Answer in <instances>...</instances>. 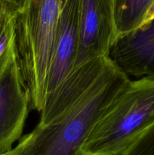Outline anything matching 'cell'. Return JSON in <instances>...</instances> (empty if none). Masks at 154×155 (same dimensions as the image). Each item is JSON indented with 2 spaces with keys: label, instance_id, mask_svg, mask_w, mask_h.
<instances>
[{
  "label": "cell",
  "instance_id": "1",
  "mask_svg": "<svg viewBox=\"0 0 154 155\" xmlns=\"http://www.w3.org/2000/svg\"><path fill=\"white\" fill-rule=\"evenodd\" d=\"M130 80L108 58L88 89L51 120L25 135L13 148L14 155H80L94 127Z\"/></svg>",
  "mask_w": 154,
  "mask_h": 155
},
{
  "label": "cell",
  "instance_id": "2",
  "mask_svg": "<svg viewBox=\"0 0 154 155\" xmlns=\"http://www.w3.org/2000/svg\"><path fill=\"white\" fill-rule=\"evenodd\" d=\"M62 0H28L18 11L15 44L30 108L41 112Z\"/></svg>",
  "mask_w": 154,
  "mask_h": 155
},
{
  "label": "cell",
  "instance_id": "3",
  "mask_svg": "<svg viewBox=\"0 0 154 155\" xmlns=\"http://www.w3.org/2000/svg\"><path fill=\"white\" fill-rule=\"evenodd\" d=\"M154 123V79L130 80L106 111L80 155H122Z\"/></svg>",
  "mask_w": 154,
  "mask_h": 155
},
{
  "label": "cell",
  "instance_id": "4",
  "mask_svg": "<svg viewBox=\"0 0 154 155\" xmlns=\"http://www.w3.org/2000/svg\"><path fill=\"white\" fill-rule=\"evenodd\" d=\"M30 108L14 38L0 60V154L11 151L21 137Z\"/></svg>",
  "mask_w": 154,
  "mask_h": 155
},
{
  "label": "cell",
  "instance_id": "5",
  "mask_svg": "<svg viewBox=\"0 0 154 155\" xmlns=\"http://www.w3.org/2000/svg\"><path fill=\"white\" fill-rule=\"evenodd\" d=\"M116 38L115 0H80L79 36L73 68L108 55Z\"/></svg>",
  "mask_w": 154,
  "mask_h": 155
},
{
  "label": "cell",
  "instance_id": "6",
  "mask_svg": "<svg viewBox=\"0 0 154 155\" xmlns=\"http://www.w3.org/2000/svg\"><path fill=\"white\" fill-rule=\"evenodd\" d=\"M79 24L80 0H63L50 58L45 100L52 95L73 68Z\"/></svg>",
  "mask_w": 154,
  "mask_h": 155
},
{
  "label": "cell",
  "instance_id": "7",
  "mask_svg": "<svg viewBox=\"0 0 154 155\" xmlns=\"http://www.w3.org/2000/svg\"><path fill=\"white\" fill-rule=\"evenodd\" d=\"M107 56L127 77L154 79V19L117 36Z\"/></svg>",
  "mask_w": 154,
  "mask_h": 155
},
{
  "label": "cell",
  "instance_id": "8",
  "mask_svg": "<svg viewBox=\"0 0 154 155\" xmlns=\"http://www.w3.org/2000/svg\"><path fill=\"white\" fill-rule=\"evenodd\" d=\"M154 0H115L116 37L142 25Z\"/></svg>",
  "mask_w": 154,
  "mask_h": 155
},
{
  "label": "cell",
  "instance_id": "9",
  "mask_svg": "<svg viewBox=\"0 0 154 155\" xmlns=\"http://www.w3.org/2000/svg\"><path fill=\"white\" fill-rule=\"evenodd\" d=\"M18 8L7 0H0V60L15 38Z\"/></svg>",
  "mask_w": 154,
  "mask_h": 155
},
{
  "label": "cell",
  "instance_id": "10",
  "mask_svg": "<svg viewBox=\"0 0 154 155\" xmlns=\"http://www.w3.org/2000/svg\"><path fill=\"white\" fill-rule=\"evenodd\" d=\"M122 155H154V123L146 128Z\"/></svg>",
  "mask_w": 154,
  "mask_h": 155
},
{
  "label": "cell",
  "instance_id": "11",
  "mask_svg": "<svg viewBox=\"0 0 154 155\" xmlns=\"http://www.w3.org/2000/svg\"><path fill=\"white\" fill-rule=\"evenodd\" d=\"M152 19H154V2L152 3L151 7L149 8V9L148 10L147 13H146V16H145L144 20H143V24H142V25L146 24V23L149 22V21H150Z\"/></svg>",
  "mask_w": 154,
  "mask_h": 155
},
{
  "label": "cell",
  "instance_id": "12",
  "mask_svg": "<svg viewBox=\"0 0 154 155\" xmlns=\"http://www.w3.org/2000/svg\"><path fill=\"white\" fill-rule=\"evenodd\" d=\"M7 1H8L9 2H11L14 5L16 6L18 8V11H19L25 5L26 3L28 2V0H7Z\"/></svg>",
  "mask_w": 154,
  "mask_h": 155
},
{
  "label": "cell",
  "instance_id": "13",
  "mask_svg": "<svg viewBox=\"0 0 154 155\" xmlns=\"http://www.w3.org/2000/svg\"><path fill=\"white\" fill-rule=\"evenodd\" d=\"M0 155H14V153L13 149H12L11 151H9V152H7V153H5V154H0Z\"/></svg>",
  "mask_w": 154,
  "mask_h": 155
},
{
  "label": "cell",
  "instance_id": "14",
  "mask_svg": "<svg viewBox=\"0 0 154 155\" xmlns=\"http://www.w3.org/2000/svg\"><path fill=\"white\" fill-rule=\"evenodd\" d=\"M62 1H63V0H62Z\"/></svg>",
  "mask_w": 154,
  "mask_h": 155
}]
</instances>
